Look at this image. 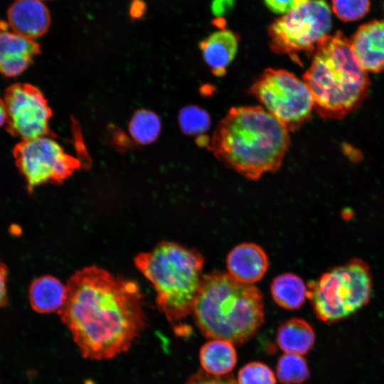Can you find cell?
Listing matches in <instances>:
<instances>
[{
	"label": "cell",
	"instance_id": "obj_1",
	"mask_svg": "<svg viewBox=\"0 0 384 384\" xmlns=\"http://www.w3.org/2000/svg\"><path fill=\"white\" fill-rule=\"evenodd\" d=\"M58 312L81 355L110 360L127 351L146 320L138 284L97 266L75 272Z\"/></svg>",
	"mask_w": 384,
	"mask_h": 384
},
{
	"label": "cell",
	"instance_id": "obj_2",
	"mask_svg": "<svg viewBox=\"0 0 384 384\" xmlns=\"http://www.w3.org/2000/svg\"><path fill=\"white\" fill-rule=\"evenodd\" d=\"M289 131L260 106L232 107L210 142L215 156L251 180L277 171L290 145Z\"/></svg>",
	"mask_w": 384,
	"mask_h": 384
},
{
	"label": "cell",
	"instance_id": "obj_3",
	"mask_svg": "<svg viewBox=\"0 0 384 384\" xmlns=\"http://www.w3.org/2000/svg\"><path fill=\"white\" fill-rule=\"evenodd\" d=\"M302 80L312 95L314 109L321 117L331 119H342L358 109L370 85L350 40L340 31L319 41Z\"/></svg>",
	"mask_w": 384,
	"mask_h": 384
},
{
	"label": "cell",
	"instance_id": "obj_4",
	"mask_svg": "<svg viewBox=\"0 0 384 384\" xmlns=\"http://www.w3.org/2000/svg\"><path fill=\"white\" fill-rule=\"evenodd\" d=\"M192 314L206 337L241 345L263 324L262 295L253 284L214 271L203 275Z\"/></svg>",
	"mask_w": 384,
	"mask_h": 384
},
{
	"label": "cell",
	"instance_id": "obj_5",
	"mask_svg": "<svg viewBox=\"0 0 384 384\" xmlns=\"http://www.w3.org/2000/svg\"><path fill=\"white\" fill-rule=\"evenodd\" d=\"M204 257L196 249L162 241L134 259L137 269L156 292L159 309L168 321L180 327L192 314L203 279Z\"/></svg>",
	"mask_w": 384,
	"mask_h": 384
},
{
	"label": "cell",
	"instance_id": "obj_6",
	"mask_svg": "<svg viewBox=\"0 0 384 384\" xmlns=\"http://www.w3.org/2000/svg\"><path fill=\"white\" fill-rule=\"evenodd\" d=\"M372 287L368 265L361 259H353L309 282L307 299L319 319L332 323L348 317L366 305Z\"/></svg>",
	"mask_w": 384,
	"mask_h": 384
},
{
	"label": "cell",
	"instance_id": "obj_7",
	"mask_svg": "<svg viewBox=\"0 0 384 384\" xmlns=\"http://www.w3.org/2000/svg\"><path fill=\"white\" fill-rule=\"evenodd\" d=\"M250 93L289 132L309 121L314 110L305 82L286 70H265L252 83Z\"/></svg>",
	"mask_w": 384,
	"mask_h": 384
},
{
	"label": "cell",
	"instance_id": "obj_8",
	"mask_svg": "<svg viewBox=\"0 0 384 384\" xmlns=\"http://www.w3.org/2000/svg\"><path fill=\"white\" fill-rule=\"evenodd\" d=\"M331 24V10L325 0H309L271 23L270 48L294 59L299 53L315 50Z\"/></svg>",
	"mask_w": 384,
	"mask_h": 384
},
{
	"label": "cell",
	"instance_id": "obj_9",
	"mask_svg": "<svg viewBox=\"0 0 384 384\" xmlns=\"http://www.w3.org/2000/svg\"><path fill=\"white\" fill-rule=\"evenodd\" d=\"M13 154L30 192L48 182H61L78 166L76 161L48 135L20 141Z\"/></svg>",
	"mask_w": 384,
	"mask_h": 384
},
{
	"label": "cell",
	"instance_id": "obj_10",
	"mask_svg": "<svg viewBox=\"0 0 384 384\" xmlns=\"http://www.w3.org/2000/svg\"><path fill=\"white\" fill-rule=\"evenodd\" d=\"M8 132L21 140L48 135L51 110L42 92L28 83H15L6 88Z\"/></svg>",
	"mask_w": 384,
	"mask_h": 384
},
{
	"label": "cell",
	"instance_id": "obj_11",
	"mask_svg": "<svg viewBox=\"0 0 384 384\" xmlns=\"http://www.w3.org/2000/svg\"><path fill=\"white\" fill-rule=\"evenodd\" d=\"M0 21V73L16 77L23 73L40 53L38 43L21 36Z\"/></svg>",
	"mask_w": 384,
	"mask_h": 384
},
{
	"label": "cell",
	"instance_id": "obj_12",
	"mask_svg": "<svg viewBox=\"0 0 384 384\" xmlns=\"http://www.w3.org/2000/svg\"><path fill=\"white\" fill-rule=\"evenodd\" d=\"M352 50L367 71H384V20L361 25L350 39Z\"/></svg>",
	"mask_w": 384,
	"mask_h": 384
},
{
	"label": "cell",
	"instance_id": "obj_13",
	"mask_svg": "<svg viewBox=\"0 0 384 384\" xmlns=\"http://www.w3.org/2000/svg\"><path fill=\"white\" fill-rule=\"evenodd\" d=\"M226 265L228 273L235 280L253 284L265 275L269 260L265 251L257 244L242 242L230 251Z\"/></svg>",
	"mask_w": 384,
	"mask_h": 384
},
{
	"label": "cell",
	"instance_id": "obj_14",
	"mask_svg": "<svg viewBox=\"0 0 384 384\" xmlns=\"http://www.w3.org/2000/svg\"><path fill=\"white\" fill-rule=\"evenodd\" d=\"M8 25L11 30L34 39L44 35L50 26L47 6L40 0H16L8 9Z\"/></svg>",
	"mask_w": 384,
	"mask_h": 384
},
{
	"label": "cell",
	"instance_id": "obj_15",
	"mask_svg": "<svg viewBox=\"0 0 384 384\" xmlns=\"http://www.w3.org/2000/svg\"><path fill=\"white\" fill-rule=\"evenodd\" d=\"M238 48V37L227 29L211 33L200 43L203 58L216 76L225 75L228 66L235 58Z\"/></svg>",
	"mask_w": 384,
	"mask_h": 384
},
{
	"label": "cell",
	"instance_id": "obj_16",
	"mask_svg": "<svg viewBox=\"0 0 384 384\" xmlns=\"http://www.w3.org/2000/svg\"><path fill=\"white\" fill-rule=\"evenodd\" d=\"M28 297L32 309L41 314L58 312L66 298V286L56 277L43 275L30 285Z\"/></svg>",
	"mask_w": 384,
	"mask_h": 384
},
{
	"label": "cell",
	"instance_id": "obj_17",
	"mask_svg": "<svg viewBox=\"0 0 384 384\" xmlns=\"http://www.w3.org/2000/svg\"><path fill=\"white\" fill-rule=\"evenodd\" d=\"M230 341L213 339L204 343L199 353L203 371L215 376L225 375L237 363V353Z\"/></svg>",
	"mask_w": 384,
	"mask_h": 384
},
{
	"label": "cell",
	"instance_id": "obj_18",
	"mask_svg": "<svg viewBox=\"0 0 384 384\" xmlns=\"http://www.w3.org/2000/svg\"><path fill=\"white\" fill-rule=\"evenodd\" d=\"M276 338L278 346L284 353L304 355L312 348L315 334L307 321L292 318L279 326Z\"/></svg>",
	"mask_w": 384,
	"mask_h": 384
},
{
	"label": "cell",
	"instance_id": "obj_19",
	"mask_svg": "<svg viewBox=\"0 0 384 384\" xmlns=\"http://www.w3.org/2000/svg\"><path fill=\"white\" fill-rule=\"evenodd\" d=\"M275 303L287 310L299 309L308 296V288L303 279L294 273H284L275 277L270 286Z\"/></svg>",
	"mask_w": 384,
	"mask_h": 384
},
{
	"label": "cell",
	"instance_id": "obj_20",
	"mask_svg": "<svg viewBox=\"0 0 384 384\" xmlns=\"http://www.w3.org/2000/svg\"><path fill=\"white\" fill-rule=\"evenodd\" d=\"M132 139L142 145L154 142L160 134L161 122L159 116L152 111L142 110L132 117L129 127Z\"/></svg>",
	"mask_w": 384,
	"mask_h": 384
},
{
	"label": "cell",
	"instance_id": "obj_21",
	"mask_svg": "<svg viewBox=\"0 0 384 384\" xmlns=\"http://www.w3.org/2000/svg\"><path fill=\"white\" fill-rule=\"evenodd\" d=\"M276 374L283 384H302L309 378V370L302 355L284 353L278 359Z\"/></svg>",
	"mask_w": 384,
	"mask_h": 384
},
{
	"label": "cell",
	"instance_id": "obj_22",
	"mask_svg": "<svg viewBox=\"0 0 384 384\" xmlns=\"http://www.w3.org/2000/svg\"><path fill=\"white\" fill-rule=\"evenodd\" d=\"M178 123L184 134L202 136L209 129L210 119L203 109L196 105H188L181 110Z\"/></svg>",
	"mask_w": 384,
	"mask_h": 384
},
{
	"label": "cell",
	"instance_id": "obj_23",
	"mask_svg": "<svg viewBox=\"0 0 384 384\" xmlns=\"http://www.w3.org/2000/svg\"><path fill=\"white\" fill-rule=\"evenodd\" d=\"M237 381L238 384H276V378L266 364L255 361L240 369Z\"/></svg>",
	"mask_w": 384,
	"mask_h": 384
},
{
	"label": "cell",
	"instance_id": "obj_24",
	"mask_svg": "<svg viewBox=\"0 0 384 384\" xmlns=\"http://www.w3.org/2000/svg\"><path fill=\"white\" fill-rule=\"evenodd\" d=\"M370 0H331L334 14L344 22L358 21L370 10Z\"/></svg>",
	"mask_w": 384,
	"mask_h": 384
},
{
	"label": "cell",
	"instance_id": "obj_25",
	"mask_svg": "<svg viewBox=\"0 0 384 384\" xmlns=\"http://www.w3.org/2000/svg\"><path fill=\"white\" fill-rule=\"evenodd\" d=\"M186 384H238V383L230 375L215 376L203 370H198L190 376Z\"/></svg>",
	"mask_w": 384,
	"mask_h": 384
},
{
	"label": "cell",
	"instance_id": "obj_26",
	"mask_svg": "<svg viewBox=\"0 0 384 384\" xmlns=\"http://www.w3.org/2000/svg\"><path fill=\"white\" fill-rule=\"evenodd\" d=\"M266 6L277 14H287L309 0H264Z\"/></svg>",
	"mask_w": 384,
	"mask_h": 384
},
{
	"label": "cell",
	"instance_id": "obj_27",
	"mask_svg": "<svg viewBox=\"0 0 384 384\" xmlns=\"http://www.w3.org/2000/svg\"><path fill=\"white\" fill-rule=\"evenodd\" d=\"M8 281V269L5 264L0 260V307L6 305L8 295L6 284Z\"/></svg>",
	"mask_w": 384,
	"mask_h": 384
},
{
	"label": "cell",
	"instance_id": "obj_28",
	"mask_svg": "<svg viewBox=\"0 0 384 384\" xmlns=\"http://www.w3.org/2000/svg\"><path fill=\"white\" fill-rule=\"evenodd\" d=\"M233 3V0H213L211 6L212 11L219 17L230 11Z\"/></svg>",
	"mask_w": 384,
	"mask_h": 384
},
{
	"label": "cell",
	"instance_id": "obj_29",
	"mask_svg": "<svg viewBox=\"0 0 384 384\" xmlns=\"http://www.w3.org/2000/svg\"><path fill=\"white\" fill-rule=\"evenodd\" d=\"M6 107L4 100L0 97V127L6 122Z\"/></svg>",
	"mask_w": 384,
	"mask_h": 384
},
{
	"label": "cell",
	"instance_id": "obj_30",
	"mask_svg": "<svg viewBox=\"0 0 384 384\" xmlns=\"http://www.w3.org/2000/svg\"><path fill=\"white\" fill-rule=\"evenodd\" d=\"M84 384H95L92 380H87Z\"/></svg>",
	"mask_w": 384,
	"mask_h": 384
},
{
	"label": "cell",
	"instance_id": "obj_31",
	"mask_svg": "<svg viewBox=\"0 0 384 384\" xmlns=\"http://www.w3.org/2000/svg\"><path fill=\"white\" fill-rule=\"evenodd\" d=\"M40 1H46V0H40Z\"/></svg>",
	"mask_w": 384,
	"mask_h": 384
}]
</instances>
